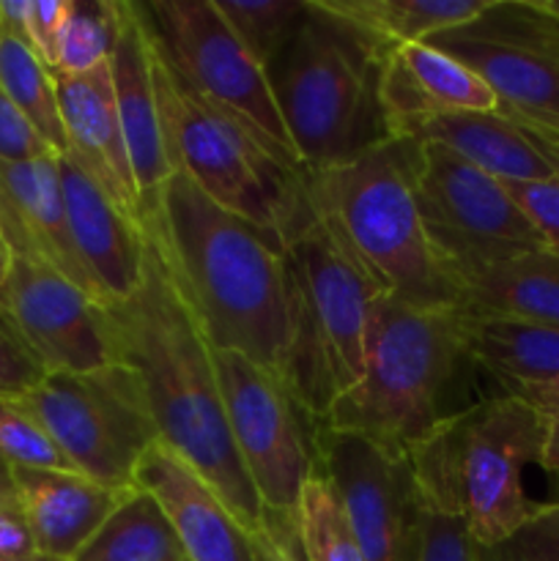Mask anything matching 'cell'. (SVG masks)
Returning a JSON list of instances; mask_svg holds the SVG:
<instances>
[{"label": "cell", "instance_id": "obj_21", "mask_svg": "<svg viewBox=\"0 0 559 561\" xmlns=\"http://www.w3.org/2000/svg\"><path fill=\"white\" fill-rule=\"evenodd\" d=\"M16 504L42 557L71 561L135 488H110L77 471L11 469Z\"/></svg>", "mask_w": 559, "mask_h": 561}, {"label": "cell", "instance_id": "obj_12", "mask_svg": "<svg viewBox=\"0 0 559 561\" xmlns=\"http://www.w3.org/2000/svg\"><path fill=\"white\" fill-rule=\"evenodd\" d=\"M214 365L230 438L263 510L296 524L301 491L318 471V425L247 356L214 348Z\"/></svg>", "mask_w": 559, "mask_h": 561}, {"label": "cell", "instance_id": "obj_10", "mask_svg": "<svg viewBox=\"0 0 559 561\" xmlns=\"http://www.w3.org/2000/svg\"><path fill=\"white\" fill-rule=\"evenodd\" d=\"M142 5L164 53L197 96L233 121L280 168L305 175L266 69L241 47L212 0H148Z\"/></svg>", "mask_w": 559, "mask_h": 561}, {"label": "cell", "instance_id": "obj_44", "mask_svg": "<svg viewBox=\"0 0 559 561\" xmlns=\"http://www.w3.org/2000/svg\"><path fill=\"white\" fill-rule=\"evenodd\" d=\"M535 14H540L543 20L554 22L559 27V0H524Z\"/></svg>", "mask_w": 559, "mask_h": 561}, {"label": "cell", "instance_id": "obj_18", "mask_svg": "<svg viewBox=\"0 0 559 561\" xmlns=\"http://www.w3.org/2000/svg\"><path fill=\"white\" fill-rule=\"evenodd\" d=\"M0 233L11 255L47 263L93 296L71 241L58 157L0 162Z\"/></svg>", "mask_w": 559, "mask_h": 561}, {"label": "cell", "instance_id": "obj_20", "mask_svg": "<svg viewBox=\"0 0 559 561\" xmlns=\"http://www.w3.org/2000/svg\"><path fill=\"white\" fill-rule=\"evenodd\" d=\"M427 44L480 75L497 93L499 113L532 129L559 131V58L471 27L438 33Z\"/></svg>", "mask_w": 559, "mask_h": 561}, {"label": "cell", "instance_id": "obj_33", "mask_svg": "<svg viewBox=\"0 0 559 561\" xmlns=\"http://www.w3.org/2000/svg\"><path fill=\"white\" fill-rule=\"evenodd\" d=\"M480 561H559V499L540 504L535 518L491 548H477Z\"/></svg>", "mask_w": 559, "mask_h": 561}, {"label": "cell", "instance_id": "obj_16", "mask_svg": "<svg viewBox=\"0 0 559 561\" xmlns=\"http://www.w3.org/2000/svg\"><path fill=\"white\" fill-rule=\"evenodd\" d=\"M77 261L99 305L129 299L142 279L146 233L71 157H58Z\"/></svg>", "mask_w": 559, "mask_h": 561}, {"label": "cell", "instance_id": "obj_23", "mask_svg": "<svg viewBox=\"0 0 559 561\" xmlns=\"http://www.w3.org/2000/svg\"><path fill=\"white\" fill-rule=\"evenodd\" d=\"M392 137L433 142L499 181L559 175V162L526 126L502 113H436L403 124Z\"/></svg>", "mask_w": 559, "mask_h": 561}, {"label": "cell", "instance_id": "obj_19", "mask_svg": "<svg viewBox=\"0 0 559 561\" xmlns=\"http://www.w3.org/2000/svg\"><path fill=\"white\" fill-rule=\"evenodd\" d=\"M55 77L60 118L69 153L129 217L140 219L142 206L115 107L113 71L107 64L82 77Z\"/></svg>", "mask_w": 559, "mask_h": 561}, {"label": "cell", "instance_id": "obj_34", "mask_svg": "<svg viewBox=\"0 0 559 561\" xmlns=\"http://www.w3.org/2000/svg\"><path fill=\"white\" fill-rule=\"evenodd\" d=\"M502 184L540 236L543 250L559 257V175L537 181H502Z\"/></svg>", "mask_w": 559, "mask_h": 561}, {"label": "cell", "instance_id": "obj_37", "mask_svg": "<svg viewBox=\"0 0 559 561\" xmlns=\"http://www.w3.org/2000/svg\"><path fill=\"white\" fill-rule=\"evenodd\" d=\"M58 157L42 140L31 121L14 107L5 91L0 88V162H31V159Z\"/></svg>", "mask_w": 559, "mask_h": 561}, {"label": "cell", "instance_id": "obj_35", "mask_svg": "<svg viewBox=\"0 0 559 561\" xmlns=\"http://www.w3.org/2000/svg\"><path fill=\"white\" fill-rule=\"evenodd\" d=\"M77 0H31L27 9V44L53 71L60 42L75 16Z\"/></svg>", "mask_w": 559, "mask_h": 561}, {"label": "cell", "instance_id": "obj_38", "mask_svg": "<svg viewBox=\"0 0 559 561\" xmlns=\"http://www.w3.org/2000/svg\"><path fill=\"white\" fill-rule=\"evenodd\" d=\"M44 376L47 373L42 370V365L0 318V398H20Z\"/></svg>", "mask_w": 559, "mask_h": 561}, {"label": "cell", "instance_id": "obj_9", "mask_svg": "<svg viewBox=\"0 0 559 561\" xmlns=\"http://www.w3.org/2000/svg\"><path fill=\"white\" fill-rule=\"evenodd\" d=\"M14 400L77 474L110 488H137V466L159 444L140 387L115 362L91 373H47Z\"/></svg>", "mask_w": 559, "mask_h": 561}, {"label": "cell", "instance_id": "obj_14", "mask_svg": "<svg viewBox=\"0 0 559 561\" xmlns=\"http://www.w3.org/2000/svg\"><path fill=\"white\" fill-rule=\"evenodd\" d=\"M0 318L44 373H91L113 365L102 305L42 261L11 255Z\"/></svg>", "mask_w": 559, "mask_h": 561}, {"label": "cell", "instance_id": "obj_5", "mask_svg": "<svg viewBox=\"0 0 559 561\" xmlns=\"http://www.w3.org/2000/svg\"><path fill=\"white\" fill-rule=\"evenodd\" d=\"M548 420L521 398L475 400L409 453L425 510L464 524L477 548L507 540L540 504L524 488L540 463Z\"/></svg>", "mask_w": 559, "mask_h": 561}, {"label": "cell", "instance_id": "obj_24", "mask_svg": "<svg viewBox=\"0 0 559 561\" xmlns=\"http://www.w3.org/2000/svg\"><path fill=\"white\" fill-rule=\"evenodd\" d=\"M469 359L493 378L499 392L559 378V329L518 318L477 316L460 310Z\"/></svg>", "mask_w": 559, "mask_h": 561}, {"label": "cell", "instance_id": "obj_46", "mask_svg": "<svg viewBox=\"0 0 559 561\" xmlns=\"http://www.w3.org/2000/svg\"><path fill=\"white\" fill-rule=\"evenodd\" d=\"M9 272H11V250H9V244H5L3 233H0V288H3Z\"/></svg>", "mask_w": 559, "mask_h": 561}, {"label": "cell", "instance_id": "obj_29", "mask_svg": "<svg viewBox=\"0 0 559 561\" xmlns=\"http://www.w3.org/2000/svg\"><path fill=\"white\" fill-rule=\"evenodd\" d=\"M241 47L263 66L274 64L307 16V0H212Z\"/></svg>", "mask_w": 559, "mask_h": 561}, {"label": "cell", "instance_id": "obj_28", "mask_svg": "<svg viewBox=\"0 0 559 561\" xmlns=\"http://www.w3.org/2000/svg\"><path fill=\"white\" fill-rule=\"evenodd\" d=\"M0 88L58 157L69 153L53 71L22 38L0 33Z\"/></svg>", "mask_w": 559, "mask_h": 561}, {"label": "cell", "instance_id": "obj_13", "mask_svg": "<svg viewBox=\"0 0 559 561\" xmlns=\"http://www.w3.org/2000/svg\"><path fill=\"white\" fill-rule=\"evenodd\" d=\"M318 469L338 493L365 561H420L425 504L406 455L318 427Z\"/></svg>", "mask_w": 559, "mask_h": 561}, {"label": "cell", "instance_id": "obj_47", "mask_svg": "<svg viewBox=\"0 0 559 561\" xmlns=\"http://www.w3.org/2000/svg\"><path fill=\"white\" fill-rule=\"evenodd\" d=\"M11 561H58V559H49V557H42V553H36V557L31 559H11Z\"/></svg>", "mask_w": 559, "mask_h": 561}, {"label": "cell", "instance_id": "obj_1", "mask_svg": "<svg viewBox=\"0 0 559 561\" xmlns=\"http://www.w3.org/2000/svg\"><path fill=\"white\" fill-rule=\"evenodd\" d=\"M142 233L140 285L129 299L102 305L113 362L140 387L159 444L192 466L252 531L263 504L230 438L214 348L146 222Z\"/></svg>", "mask_w": 559, "mask_h": 561}, {"label": "cell", "instance_id": "obj_27", "mask_svg": "<svg viewBox=\"0 0 559 561\" xmlns=\"http://www.w3.org/2000/svg\"><path fill=\"white\" fill-rule=\"evenodd\" d=\"M71 561H186L157 499L135 488Z\"/></svg>", "mask_w": 559, "mask_h": 561}, {"label": "cell", "instance_id": "obj_39", "mask_svg": "<svg viewBox=\"0 0 559 561\" xmlns=\"http://www.w3.org/2000/svg\"><path fill=\"white\" fill-rule=\"evenodd\" d=\"M252 561H307L294 520L263 510V520L250 531Z\"/></svg>", "mask_w": 559, "mask_h": 561}, {"label": "cell", "instance_id": "obj_31", "mask_svg": "<svg viewBox=\"0 0 559 561\" xmlns=\"http://www.w3.org/2000/svg\"><path fill=\"white\" fill-rule=\"evenodd\" d=\"M113 0H99V3H77L75 16L60 42L58 60L53 66V75L82 77L96 71L107 64L113 55Z\"/></svg>", "mask_w": 559, "mask_h": 561}, {"label": "cell", "instance_id": "obj_25", "mask_svg": "<svg viewBox=\"0 0 559 561\" xmlns=\"http://www.w3.org/2000/svg\"><path fill=\"white\" fill-rule=\"evenodd\" d=\"M460 310L559 329V257L540 250L471 274L460 283Z\"/></svg>", "mask_w": 559, "mask_h": 561}, {"label": "cell", "instance_id": "obj_8", "mask_svg": "<svg viewBox=\"0 0 559 561\" xmlns=\"http://www.w3.org/2000/svg\"><path fill=\"white\" fill-rule=\"evenodd\" d=\"M151 44L153 85L170 170L184 173L214 203L274 236L283 247L288 244L312 222L305 175L280 168L233 121L203 102L164 53L153 27Z\"/></svg>", "mask_w": 559, "mask_h": 561}, {"label": "cell", "instance_id": "obj_40", "mask_svg": "<svg viewBox=\"0 0 559 561\" xmlns=\"http://www.w3.org/2000/svg\"><path fill=\"white\" fill-rule=\"evenodd\" d=\"M36 553V542H33L20 504H3L0 507V561L31 559Z\"/></svg>", "mask_w": 559, "mask_h": 561}, {"label": "cell", "instance_id": "obj_32", "mask_svg": "<svg viewBox=\"0 0 559 561\" xmlns=\"http://www.w3.org/2000/svg\"><path fill=\"white\" fill-rule=\"evenodd\" d=\"M0 460L11 469L75 471L44 427L14 398H0Z\"/></svg>", "mask_w": 559, "mask_h": 561}, {"label": "cell", "instance_id": "obj_42", "mask_svg": "<svg viewBox=\"0 0 559 561\" xmlns=\"http://www.w3.org/2000/svg\"><path fill=\"white\" fill-rule=\"evenodd\" d=\"M546 442H543V453H540V469L551 477L554 482L559 485V414L557 416H546Z\"/></svg>", "mask_w": 559, "mask_h": 561}, {"label": "cell", "instance_id": "obj_15", "mask_svg": "<svg viewBox=\"0 0 559 561\" xmlns=\"http://www.w3.org/2000/svg\"><path fill=\"white\" fill-rule=\"evenodd\" d=\"M113 25L110 71H113L115 107H118L140 206L146 208L173 173L164 151L162 118H159L157 85H153V44L146 5L113 0Z\"/></svg>", "mask_w": 559, "mask_h": 561}, {"label": "cell", "instance_id": "obj_30", "mask_svg": "<svg viewBox=\"0 0 559 561\" xmlns=\"http://www.w3.org/2000/svg\"><path fill=\"white\" fill-rule=\"evenodd\" d=\"M301 551L307 561H365L345 520L340 499L321 469L307 480L296 513Z\"/></svg>", "mask_w": 559, "mask_h": 561}, {"label": "cell", "instance_id": "obj_41", "mask_svg": "<svg viewBox=\"0 0 559 561\" xmlns=\"http://www.w3.org/2000/svg\"><path fill=\"white\" fill-rule=\"evenodd\" d=\"M504 394L521 398L529 403L532 409L540 411L543 416H557L559 414V378H551L546 383H529V387H513Z\"/></svg>", "mask_w": 559, "mask_h": 561}, {"label": "cell", "instance_id": "obj_3", "mask_svg": "<svg viewBox=\"0 0 559 561\" xmlns=\"http://www.w3.org/2000/svg\"><path fill=\"white\" fill-rule=\"evenodd\" d=\"M475 370L458 307L384 299L360 381L329 405L318 427L354 433L409 458L442 422L464 411L458 394Z\"/></svg>", "mask_w": 559, "mask_h": 561}, {"label": "cell", "instance_id": "obj_2", "mask_svg": "<svg viewBox=\"0 0 559 561\" xmlns=\"http://www.w3.org/2000/svg\"><path fill=\"white\" fill-rule=\"evenodd\" d=\"M173 277L217 351H236L285 383L290 285L285 247L173 170L142 208Z\"/></svg>", "mask_w": 559, "mask_h": 561}, {"label": "cell", "instance_id": "obj_7", "mask_svg": "<svg viewBox=\"0 0 559 561\" xmlns=\"http://www.w3.org/2000/svg\"><path fill=\"white\" fill-rule=\"evenodd\" d=\"M290 351L285 389L321 425L329 405L365 370L378 307L387 296L312 214L285 244Z\"/></svg>", "mask_w": 559, "mask_h": 561}, {"label": "cell", "instance_id": "obj_22", "mask_svg": "<svg viewBox=\"0 0 559 561\" xmlns=\"http://www.w3.org/2000/svg\"><path fill=\"white\" fill-rule=\"evenodd\" d=\"M387 135L436 113H499L497 93L480 75L427 42L392 49L381 69Z\"/></svg>", "mask_w": 559, "mask_h": 561}, {"label": "cell", "instance_id": "obj_36", "mask_svg": "<svg viewBox=\"0 0 559 561\" xmlns=\"http://www.w3.org/2000/svg\"><path fill=\"white\" fill-rule=\"evenodd\" d=\"M420 561H480L477 546L455 518L425 510L422 515Z\"/></svg>", "mask_w": 559, "mask_h": 561}, {"label": "cell", "instance_id": "obj_11", "mask_svg": "<svg viewBox=\"0 0 559 561\" xmlns=\"http://www.w3.org/2000/svg\"><path fill=\"white\" fill-rule=\"evenodd\" d=\"M409 142L422 225L458 290L466 277L482 268L543 250L540 236L502 181L447 148Z\"/></svg>", "mask_w": 559, "mask_h": 561}, {"label": "cell", "instance_id": "obj_17", "mask_svg": "<svg viewBox=\"0 0 559 561\" xmlns=\"http://www.w3.org/2000/svg\"><path fill=\"white\" fill-rule=\"evenodd\" d=\"M137 488L157 499L186 561H252L250 531L192 466L153 444L137 466Z\"/></svg>", "mask_w": 559, "mask_h": 561}, {"label": "cell", "instance_id": "obj_45", "mask_svg": "<svg viewBox=\"0 0 559 561\" xmlns=\"http://www.w3.org/2000/svg\"><path fill=\"white\" fill-rule=\"evenodd\" d=\"M524 126V124H521ZM526 129L532 131V135L537 137V140H540V146L546 148L548 153H551L554 159H557L559 162V131H546V129H532V126H526Z\"/></svg>", "mask_w": 559, "mask_h": 561}, {"label": "cell", "instance_id": "obj_4", "mask_svg": "<svg viewBox=\"0 0 559 561\" xmlns=\"http://www.w3.org/2000/svg\"><path fill=\"white\" fill-rule=\"evenodd\" d=\"M305 195L384 296L431 310L460 307L458 285L422 225L409 140L389 137L351 162L305 173Z\"/></svg>", "mask_w": 559, "mask_h": 561}, {"label": "cell", "instance_id": "obj_6", "mask_svg": "<svg viewBox=\"0 0 559 561\" xmlns=\"http://www.w3.org/2000/svg\"><path fill=\"white\" fill-rule=\"evenodd\" d=\"M387 53L307 0V16L266 75L307 173L351 162L389 140L381 107Z\"/></svg>", "mask_w": 559, "mask_h": 561}, {"label": "cell", "instance_id": "obj_43", "mask_svg": "<svg viewBox=\"0 0 559 561\" xmlns=\"http://www.w3.org/2000/svg\"><path fill=\"white\" fill-rule=\"evenodd\" d=\"M3 504H16V491H14V471L5 460H0V507Z\"/></svg>", "mask_w": 559, "mask_h": 561}, {"label": "cell", "instance_id": "obj_26", "mask_svg": "<svg viewBox=\"0 0 559 561\" xmlns=\"http://www.w3.org/2000/svg\"><path fill=\"white\" fill-rule=\"evenodd\" d=\"M318 9L376 42L384 53L480 20L493 0H312Z\"/></svg>", "mask_w": 559, "mask_h": 561}]
</instances>
